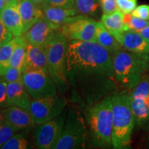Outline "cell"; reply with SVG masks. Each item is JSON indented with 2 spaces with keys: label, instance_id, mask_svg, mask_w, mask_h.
<instances>
[{
  "label": "cell",
  "instance_id": "obj_16",
  "mask_svg": "<svg viewBox=\"0 0 149 149\" xmlns=\"http://www.w3.org/2000/svg\"><path fill=\"white\" fill-rule=\"evenodd\" d=\"M39 6L42 10L43 17L57 28L61 27L72 17L77 15L73 8H68L54 6L44 2Z\"/></svg>",
  "mask_w": 149,
  "mask_h": 149
},
{
  "label": "cell",
  "instance_id": "obj_4",
  "mask_svg": "<svg viewBox=\"0 0 149 149\" xmlns=\"http://www.w3.org/2000/svg\"><path fill=\"white\" fill-rule=\"evenodd\" d=\"M113 67L119 85L132 89L140 81L148 70L142 56L122 48L113 52Z\"/></svg>",
  "mask_w": 149,
  "mask_h": 149
},
{
  "label": "cell",
  "instance_id": "obj_22",
  "mask_svg": "<svg viewBox=\"0 0 149 149\" xmlns=\"http://www.w3.org/2000/svg\"><path fill=\"white\" fill-rule=\"evenodd\" d=\"M131 108L135 119V124L142 125L149 120V95L144 100H132Z\"/></svg>",
  "mask_w": 149,
  "mask_h": 149
},
{
  "label": "cell",
  "instance_id": "obj_41",
  "mask_svg": "<svg viewBox=\"0 0 149 149\" xmlns=\"http://www.w3.org/2000/svg\"><path fill=\"white\" fill-rule=\"evenodd\" d=\"M14 1H15V0H5V2H6V4H7V3H11Z\"/></svg>",
  "mask_w": 149,
  "mask_h": 149
},
{
  "label": "cell",
  "instance_id": "obj_15",
  "mask_svg": "<svg viewBox=\"0 0 149 149\" xmlns=\"http://www.w3.org/2000/svg\"><path fill=\"white\" fill-rule=\"evenodd\" d=\"M0 19L14 37L22 36L24 33V24L19 11L16 0L6 4L0 13Z\"/></svg>",
  "mask_w": 149,
  "mask_h": 149
},
{
  "label": "cell",
  "instance_id": "obj_23",
  "mask_svg": "<svg viewBox=\"0 0 149 149\" xmlns=\"http://www.w3.org/2000/svg\"><path fill=\"white\" fill-rule=\"evenodd\" d=\"M72 8L79 15L95 17L101 8L100 0H74Z\"/></svg>",
  "mask_w": 149,
  "mask_h": 149
},
{
  "label": "cell",
  "instance_id": "obj_37",
  "mask_svg": "<svg viewBox=\"0 0 149 149\" xmlns=\"http://www.w3.org/2000/svg\"><path fill=\"white\" fill-rule=\"evenodd\" d=\"M4 122H5L4 116H3L1 109H0V126H1Z\"/></svg>",
  "mask_w": 149,
  "mask_h": 149
},
{
  "label": "cell",
  "instance_id": "obj_8",
  "mask_svg": "<svg viewBox=\"0 0 149 149\" xmlns=\"http://www.w3.org/2000/svg\"><path fill=\"white\" fill-rule=\"evenodd\" d=\"M97 24L92 17L77 15L59 27V32L68 42H96Z\"/></svg>",
  "mask_w": 149,
  "mask_h": 149
},
{
  "label": "cell",
  "instance_id": "obj_32",
  "mask_svg": "<svg viewBox=\"0 0 149 149\" xmlns=\"http://www.w3.org/2000/svg\"><path fill=\"white\" fill-rule=\"evenodd\" d=\"M14 36L12 33L9 31L8 28L6 26L2 20L0 19V46L8 42Z\"/></svg>",
  "mask_w": 149,
  "mask_h": 149
},
{
  "label": "cell",
  "instance_id": "obj_33",
  "mask_svg": "<svg viewBox=\"0 0 149 149\" xmlns=\"http://www.w3.org/2000/svg\"><path fill=\"white\" fill-rule=\"evenodd\" d=\"M7 85L8 82L0 77V109L7 107Z\"/></svg>",
  "mask_w": 149,
  "mask_h": 149
},
{
  "label": "cell",
  "instance_id": "obj_39",
  "mask_svg": "<svg viewBox=\"0 0 149 149\" xmlns=\"http://www.w3.org/2000/svg\"><path fill=\"white\" fill-rule=\"evenodd\" d=\"M140 55L142 56V57L145 59V60L146 61L147 64H148V69H149V53L144 54V55Z\"/></svg>",
  "mask_w": 149,
  "mask_h": 149
},
{
  "label": "cell",
  "instance_id": "obj_42",
  "mask_svg": "<svg viewBox=\"0 0 149 149\" xmlns=\"http://www.w3.org/2000/svg\"><path fill=\"white\" fill-rule=\"evenodd\" d=\"M148 20H149V19H148Z\"/></svg>",
  "mask_w": 149,
  "mask_h": 149
},
{
  "label": "cell",
  "instance_id": "obj_7",
  "mask_svg": "<svg viewBox=\"0 0 149 149\" xmlns=\"http://www.w3.org/2000/svg\"><path fill=\"white\" fill-rule=\"evenodd\" d=\"M22 81L32 100L57 94V85L48 70H25L22 75Z\"/></svg>",
  "mask_w": 149,
  "mask_h": 149
},
{
  "label": "cell",
  "instance_id": "obj_25",
  "mask_svg": "<svg viewBox=\"0 0 149 149\" xmlns=\"http://www.w3.org/2000/svg\"><path fill=\"white\" fill-rule=\"evenodd\" d=\"M29 148V140L26 130H20L10 137L1 149H27Z\"/></svg>",
  "mask_w": 149,
  "mask_h": 149
},
{
  "label": "cell",
  "instance_id": "obj_27",
  "mask_svg": "<svg viewBox=\"0 0 149 149\" xmlns=\"http://www.w3.org/2000/svg\"><path fill=\"white\" fill-rule=\"evenodd\" d=\"M124 22L129 30H133L137 32H139L141 29L149 25V20L137 17L131 13L124 15Z\"/></svg>",
  "mask_w": 149,
  "mask_h": 149
},
{
  "label": "cell",
  "instance_id": "obj_18",
  "mask_svg": "<svg viewBox=\"0 0 149 149\" xmlns=\"http://www.w3.org/2000/svg\"><path fill=\"white\" fill-rule=\"evenodd\" d=\"M26 69L48 70V56L46 47L27 44L26 67L25 70Z\"/></svg>",
  "mask_w": 149,
  "mask_h": 149
},
{
  "label": "cell",
  "instance_id": "obj_14",
  "mask_svg": "<svg viewBox=\"0 0 149 149\" xmlns=\"http://www.w3.org/2000/svg\"><path fill=\"white\" fill-rule=\"evenodd\" d=\"M32 98L24 86L23 81L8 83L7 85V107H17L30 113Z\"/></svg>",
  "mask_w": 149,
  "mask_h": 149
},
{
  "label": "cell",
  "instance_id": "obj_35",
  "mask_svg": "<svg viewBox=\"0 0 149 149\" xmlns=\"http://www.w3.org/2000/svg\"><path fill=\"white\" fill-rule=\"evenodd\" d=\"M74 0H46L44 3L54 6L72 8L73 7Z\"/></svg>",
  "mask_w": 149,
  "mask_h": 149
},
{
  "label": "cell",
  "instance_id": "obj_10",
  "mask_svg": "<svg viewBox=\"0 0 149 149\" xmlns=\"http://www.w3.org/2000/svg\"><path fill=\"white\" fill-rule=\"evenodd\" d=\"M66 114L64 111L53 120L35 125L33 128V144L36 148L52 149L62 132Z\"/></svg>",
  "mask_w": 149,
  "mask_h": 149
},
{
  "label": "cell",
  "instance_id": "obj_12",
  "mask_svg": "<svg viewBox=\"0 0 149 149\" xmlns=\"http://www.w3.org/2000/svg\"><path fill=\"white\" fill-rule=\"evenodd\" d=\"M115 37L126 51L138 55L149 53V40L137 31L126 30L115 35Z\"/></svg>",
  "mask_w": 149,
  "mask_h": 149
},
{
  "label": "cell",
  "instance_id": "obj_38",
  "mask_svg": "<svg viewBox=\"0 0 149 149\" xmlns=\"http://www.w3.org/2000/svg\"><path fill=\"white\" fill-rule=\"evenodd\" d=\"M6 6L5 0H0V13H1V11L3 10V9Z\"/></svg>",
  "mask_w": 149,
  "mask_h": 149
},
{
  "label": "cell",
  "instance_id": "obj_13",
  "mask_svg": "<svg viewBox=\"0 0 149 149\" xmlns=\"http://www.w3.org/2000/svg\"><path fill=\"white\" fill-rule=\"evenodd\" d=\"M5 121L19 130H29L34 128L35 123L29 112L21 108L8 107L1 109Z\"/></svg>",
  "mask_w": 149,
  "mask_h": 149
},
{
  "label": "cell",
  "instance_id": "obj_34",
  "mask_svg": "<svg viewBox=\"0 0 149 149\" xmlns=\"http://www.w3.org/2000/svg\"><path fill=\"white\" fill-rule=\"evenodd\" d=\"M131 14L137 17L148 20L149 19V5L143 4L136 7Z\"/></svg>",
  "mask_w": 149,
  "mask_h": 149
},
{
  "label": "cell",
  "instance_id": "obj_26",
  "mask_svg": "<svg viewBox=\"0 0 149 149\" xmlns=\"http://www.w3.org/2000/svg\"><path fill=\"white\" fill-rule=\"evenodd\" d=\"M149 95V76L144 75L130 93L132 100H144Z\"/></svg>",
  "mask_w": 149,
  "mask_h": 149
},
{
  "label": "cell",
  "instance_id": "obj_24",
  "mask_svg": "<svg viewBox=\"0 0 149 149\" xmlns=\"http://www.w3.org/2000/svg\"><path fill=\"white\" fill-rule=\"evenodd\" d=\"M17 44V37L0 46V76L10 66L11 56Z\"/></svg>",
  "mask_w": 149,
  "mask_h": 149
},
{
  "label": "cell",
  "instance_id": "obj_11",
  "mask_svg": "<svg viewBox=\"0 0 149 149\" xmlns=\"http://www.w3.org/2000/svg\"><path fill=\"white\" fill-rule=\"evenodd\" d=\"M59 29L42 17L22 36L27 44L46 47L57 35Z\"/></svg>",
  "mask_w": 149,
  "mask_h": 149
},
{
  "label": "cell",
  "instance_id": "obj_20",
  "mask_svg": "<svg viewBox=\"0 0 149 149\" xmlns=\"http://www.w3.org/2000/svg\"><path fill=\"white\" fill-rule=\"evenodd\" d=\"M124 15L119 9L111 14H103L101 17V22L108 31L115 36L122 31L129 30L124 22Z\"/></svg>",
  "mask_w": 149,
  "mask_h": 149
},
{
  "label": "cell",
  "instance_id": "obj_19",
  "mask_svg": "<svg viewBox=\"0 0 149 149\" xmlns=\"http://www.w3.org/2000/svg\"><path fill=\"white\" fill-rule=\"evenodd\" d=\"M96 43L107 48L111 53L123 48L116 37L108 31L101 22H98L97 27Z\"/></svg>",
  "mask_w": 149,
  "mask_h": 149
},
{
  "label": "cell",
  "instance_id": "obj_2",
  "mask_svg": "<svg viewBox=\"0 0 149 149\" xmlns=\"http://www.w3.org/2000/svg\"><path fill=\"white\" fill-rule=\"evenodd\" d=\"M89 133V146L107 148L113 146V109L111 95L84 108Z\"/></svg>",
  "mask_w": 149,
  "mask_h": 149
},
{
  "label": "cell",
  "instance_id": "obj_6",
  "mask_svg": "<svg viewBox=\"0 0 149 149\" xmlns=\"http://www.w3.org/2000/svg\"><path fill=\"white\" fill-rule=\"evenodd\" d=\"M68 41L59 32L46 46L48 56V70L57 85L59 93L69 89L66 72V53Z\"/></svg>",
  "mask_w": 149,
  "mask_h": 149
},
{
  "label": "cell",
  "instance_id": "obj_5",
  "mask_svg": "<svg viewBox=\"0 0 149 149\" xmlns=\"http://www.w3.org/2000/svg\"><path fill=\"white\" fill-rule=\"evenodd\" d=\"M88 146V128L84 113L77 109H70L62 132L52 149H80Z\"/></svg>",
  "mask_w": 149,
  "mask_h": 149
},
{
  "label": "cell",
  "instance_id": "obj_17",
  "mask_svg": "<svg viewBox=\"0 0 149 149\" xmlns=\"http://www.w3.org/2000/svg\"><path fill=\"white\" fill-rule=\"evenodd\" d=\"M24 24V33L43 17L40 6L33 0H16Z\"/></svg>",
  "mask_w": 149,
  "mask_h": 149
},
{
  "label": "cell",
  "instance_id": "obj_31",
  "mask_svg": "<svg viewBox=\"0 0 149 149\" xmlns=\"http://www.w3.org/2000/svg\"><path fill=\"white\" fill-rule=\"evenodd\" d=\"M100 4L103 14L109 15L118 10L117 0H100Z\"/></svg>",
  "mask_w": 149,
  "mask_h": 149
},
{
  "label": "cell",
  "instance_id": "obj_36",
  "mask_svg": "<svg viewBox=\"0 0 149 149\" xmlns=\"http://www.w3.org/2000/svg\"><path fill=\"white\" fill-rule=\"evenodd\" d=\"M138 33H140L143 37H146V38L148 39L149 40V25L147 26L146 27H145L144 29H141V31H139Z\"/></svg>",
  "mask_w": 149,
  "mask_h": 149
},
{
  "label": "cell",
  "instance_id": "obj_40",
  "mask_svg": "<svg viewBox=\"0 0 149 149\" xmlns=\"http://www.w3.org/2000/svg\"><path fill=\"white\" fill-rule=\"evenodd\" d=\"M33 1H34L35 3H37V5H40L41 3H42L43 2H44V1H45L46 0H33Z\"/></svg>",
  "mask_w": 149,
  "mask_h": 149
},
{
  "label": "cell",
  "instance_id": "obj_1",
  "mask_svg": "<svg viewBox=\"0 0 149 149\" xmlns=\"http://www.w3.org/2000/svg\"><path fill=\"white\" fill-rule=\"evenodd\" d=\"M66 72L71 100L85 108L116 92L113 53L96 42L70 41Z\"/></svg>",
  "mask_w": 149,
  "mask_h": 149
},
{
  "label": "cell",
  "instance_id": "obj_30",
  "mask_svg": "<svg viewBox=\"0 0 149 149\" xmlns=\"http://www.w3.org/2000/svg\"><path fill=\"white\" fill-rule=\"evenodd\" d=\"M117 7L124 14L131 13L137 7V0H117Z\"/></svg>",
  "mask_w": 149,
  "mask_h": 149
},
{
  "label": "cell",
  "instance_id": "obj_28",
  "mask_svg": "<svg viewBox=\"0 0 149 149\" xmlns=\"http://www.w3.org/2000/svg\"><path fill=\"white\" fill-rule=\"evenodd\" d=\"M20 131L5 121L0 126V148L15 134Z\"/></svg>",
  "mask_w": 149,
  "mask_h": 149
},
{
  "label": "cell",
  "instance_id": "obj_3",
  "mask_svg": "<svg viewBox=\"0 0 149 149\" xmlns=\"http://www.w3.org/2000/svg\"><path fill=\"white\" fill-rule=\"evenodd\" d=\"M113 109L112 144L116 149L130 148L135 119L131 108L130 93L115 92L111 95Z\"/></svg>",
  "mask_w": 149,
  "mask_h": 149
},
{
  "label": "cell",
  "instance_id": "obj_21",
  "mask_svg": "<svg viewBox=\"0 0 149 149\" xmlns=\"http://www.w3.org/2000/svg\"><path fill=\"white\" fill-rule=\"evenodd\" d=\"M27 43L22 36L17 37V44L11 56L10 66L24 71L26 67Z\"/></svg>",
  "mask_w": 149,
  "mask_h": 149
},
{
  "label": "cell",
  "instance_id": "obj_29",
  "mask_svg": "<svg viewBox=\"0 0 149 149\" xmlns=\"http://www.w3.org/2000/svg\"><path fill=\"white\" fill-rule=\"evenodd\" d=\"M23 70L18 69L14 67L9 66L2 75L0 77H3L8 83L16 82L22 80Z\"/></svg>",
  "mask_w": 149,
  "mask_h": 149
},
{
  "label": "cell",
  "instance_id": "obj_9",
  "mask_svg": "<svg viewBox=\"0 0 149 149\" xmlns=\"http://www.w3.org/2000/svg\"><path fill=\"white\" fill-rule=\"evenodd\" d=\"M67 101L64 97L55 95L32 100L30 114L35 124H41L53 120L64 111Z\"/></svg>",
  "mask_w": 149,
  "mask_h": 149
}]
</instances>
